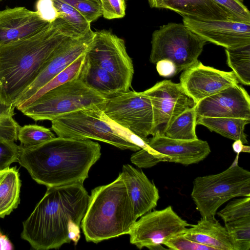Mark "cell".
<instances>
[{"label": "cell", "mask_w": 250, "mask_h": 250, "mask_svg": "<svg viewBox=\"0 0 250 250\" xmlns=\"http://www.w3.org/2000/svg\"><path fill=\"white\" fill-rule=\"evenodd\" d=\"M102 16L106 19L123 18L125 14V0H100Z\"/></svg>", "instance_id": "36"}, {"label": "cell", "mask_w": 250, "mask_h": 250, "mask_svg": "<svg viewBox=\"0 0 250 250\" xmlns=\"http://www.w3.org/2000/svg\"><path fill=\"white\" fill-rule=\"evenodd\" d=\"M21 181L16 167L0 170V218H4L20 202Z\"/></svg>", "instance_id": "23"}, {"label": "cell", "mask_w": 250, "mask_h": 250, "mask_svg": "<svg viewBox=\"0 0 250 250\" xmlns=\"http://www.w3.org/2000/svg\"><path fill=\"white\" fill-rule=\"evenodd\" d=\"M230 16L232 21L250 23V12L244 0H212Z\"/></svg>", "instance_id": "32"}, {"label": "cell", "mask_w": 250, "mask_h": 250, "mask_svg": "<svg viewBox=\"0 0 250 250\" xmlns=\"http://www.w3.org/2000/svg\"><path fill=\"white\" fill-rule=\"evenodd\" d=\"M36 6V11L40 16L49 22H52L57 18H60L52 0H38Z\"/></svg>", "instance_id": "38"}, {"label": "cell", "mask_w": 250, "mask_h": 250, "mask_svg": "<svg viewBox=\"0 0 250 250\" xmlns=\"http://www.w3.org/2000/svg\"><path fill=\"white\" fill-rule=\"evenodd\" d=\"M164 245L173 250H216L214 248L198 243L185 237L182 233L173 236Z\"/></svg>", "instance_id": "35"}, {"label": "cell", "mask_w": 250, "mask_h": 250, "mask_svg": "<svg viewBox=\"0 0 250 250\" xmlns=\"http://www.w3.org/2000/svg\"><path fill=\"white\" fill-rule=\"evenodd\" d=\"M20 146L15 142L0 138V170L18 162Z\"/></svg>", "instance_id": "34"}, {"label": "cell", "mask_w": 250, "mask_h": 250, "mask_svg": "<svg viewBox=\"0 0 250 250\" xmlns=\"http://www.w3.org/2000/svg\"><path fill=\"white\" fill-rule=\"evenodd\" d=\"M14 249V246L7 236L0 231V250H11Z\"/></svg>", "instance_id": "41"}, {"label": "cell", "mask_w": 250, "mask_h": 250, "mask_svg": "<svg viewBox=\"0 0 250 250\" xmlns=\"http://www.w3.org/2000/svg\"><path fill=\"white\" fill-rule=\"evenodd\" d=\"M77 10L90 23L102 16L100 0H62Z\"/></svg>", "instance_id": "33"}, {"label": "cell", "mask_w": 250, "mask_h": 250, "mask_svg": "<svg viewBox=\"0 0 250 250\" xmlns=\"http://www.w3.org/2000/svg\"><path fill=\"white\" fill-rule=\"evenodd\" d=\"M137 219L119 173L112 183L91 190L81 226L86 241L98 243L128 234Z\"/></svg>", "instance_id": "4"}, {"label": "cell", "mask_w": 250, "mask_h": 250, "mask_svg": "<svg viewBox=\"0 0 250 250\" xmlns=\"http://www.w3.org/2000/svg\"><path fill=\"white\" fill-rule=\"evenodd\" d=\"M186 238L216 250H234L226 228L215 217H202L182 233Z\"/></svg>", "instance_id": "21"}, {"label": "cell", "mask_w": 250, "mask_h": 250, "mask_svg": "<svg viewBox=\"0 0 250 250\" xmlns=\"http://www.w3.org/2000/svg\"><path fill=\"white\" fill-rule=\"evenodd\" d=\"M207 42L183 23L170 22L152 34L149 61L166 59L175 64L177 74L196 63Z\"/></svg>", "instance_id": "8"}, {"label": "cell", "mask_w": 250, "mask_h": 250, "mask_svg": "<svg viewBox=\"0 0 250 250\" xmlns=\"http://www.w3.org/2000/svg\"><path fill=\"white\" fill-rule=\"evenodd\" d=\"M89 197L83 184L47 188L22 223L21 238L36 250L58 249L71 241L77 245Z\"/></svg>", "instance_id": "1"}, {"label": "cell", "mask_w": 250, "mask_h": 250, "mask_svg": "<svg viewBox=\"0 0 250 250\" xmlns=\"http://www.w3.org/2000/svg\"><path fill=\"white\" fill-rule=\"evenodd\" d=\"M101 155V146L90 139L58 136L33 146L20 145L18 162L48 188L83 184Z\"/></svg>", "instance_id": "2"}, {"label": "cell", "mask_w": 250, "mask_h": 250, "mask_svg": "<svg viewBox=\"0 0 250 250\" xmlns=\"http://www.w3.org/2000/svg\"><path fill=\"white\" fill-rule=\"evenodd\" d=\"M147 0L151 8L169 9L182 16L203 21H232L228 13L212 0Z\"/></svg>", "instance_id": "20"}, {"label": "cell", "mask_w": 250, "mask_h": 250, "mask_svg": "<svg viewBox=\"0 0 250 250\" xmlns=\"http://www.w3.org/2000/svg\"><path fill=\"white\" fill-rule=\"evenodd\" d=\"M227 62L239 83L250 84V45L234 49L225 48Z\"/></svg>", "instance_id": "26"}, {"label": "cell", "mask_w": 250, "mask_h": 250, "mask_svg": "<svg viewBox=\"0 0 250 250\" xmlns=\"http://www.w3.org/2000/svg\"><path fill=\"white\" fill-rule=\"evenodd\" d=\"M197 118H235L250 120V98L238 84L206 97L196 104Z\"/></svg>", "instance_id": "17"}, {"label": "cell", "mask_w": 250, "mask_h": 250, "mask_svg": "<svg viewBox=\"0 0 250 250\" xmlns=\"http://www.w3.org/2000/svg\"><path fill=\"white\" fill-rule=\"evenodd\" d=\"M216 213L225 223L250 216V196L230 201Z\"/></svg>", "instance_id": "31"}, {"label": "cell", "mask_w": 250, "mask_h": 250, "mask_svg": "<svg viewBox=\"0 0 250 250\" xmlns=\"http://www.w3.org/2000/svg\"><path fill=\"white\" fill-rule=\"evenodd\" d=\"M1 0H0V1H1Z\"/></svg>", "instance_id": "43"}, {"label": "cell", "mask_w": 250, "mask_h": 250, "mask_svg": "<svg viewBox=\"0 0 250 250\" xmlns=\"http://www.w3.org/2000/svg\"><path fill=\"white\" fill-rule=\"evenodd\" d=\"M180 83L195 104L239 83L232 71H224L205 66L200 62L183 71Z\"/></svg>", "instance_id": "15"}, {"label": "cell", "mask_w": 250, "mask_h": 250, "mask_svg": "<svg viewBox=\"0 0 250 250\" xmlns=\"http://www.w3.org/2000/svg\"><path fill=\"white\" fill-rule=\"evenodd\" d=\"M69 37L79 38L62 18L41 32L0 46V102L15 104L55 50Z\"/></svg>", "instance_id": "3"}, {"label": "cell", "mask_w": 250, "mask_h": 250, "mask_svg": "<svg viewBox=\"0 0 250 250\" xmlns=\"http://www.w3.org/2000/svg\"><path fill=\"white\" fill-rule=\"evenodd\" d=\"M13 117L7 115L0 117V138L15 142L17 140L20 126Z\"/></svg>", "instance_id": "37"}, {"label": "cell", "mask_w": 250, "mask_h": 250, "mask_svg": "<svg viewBox=\"0 0 250 250\" xmlns=\"http://www.w3.org/2000/svg\"><path fill=\"white\" fill-rule=\"evenodd\" d=\"M120 174L137 219L157 206L160 198L158 189L142 170L125 164Z\"/></svg>", "instance_id": "19"}, {"label": "cell", "mask_w": 250, "mask_h": 250, "mask_svg": "<svg viewBox=\"0 0 250 250\" xmlns=\"http://www.w3.org/2000/svg\"><path fill=\"white\" fill-rule=\"evenodd\" d=\"M147 144V149H141L131 156V163L139 168H150L166 162L184 166L197 164L211 152L206 141L175 139L159 133L152 136Z\"/></svg>", "instance_id": "9"}, {"label": "cell", "mask_w": 250, "mask_h": 250, "mask_svg": "<svg viewBox=\"0 0 250 250\" xmlns=\"http://www.w3.org/2000/svg\"><path fill=\"white\" fill-rule=\"evenodd\" d=\"M238 155L225 170L194 179L191 196L202 217H215L233 198L250 196V172L238 165Z\"/></svg>", "instance_id": "6"}, {"label": "cell", "mask_w": 250, "mask_h": 250, "mask_svg": "<svg viewBox=\"0 0 250 250\" xmlns=\"http://www.w3.org/2000/svg\"><path fill=\"white\" fill-rule=\"evenodd\" d=\"M54 5L62 18L77 34L84 36L92 30L90 23L75 8L62 0H52Z\"/></svg>", "instance_id": "28"}, {"label": "cell", "mask_w": 250, "mask_h": 250, "mask_svg": "<svg viewBox=\"0 0 250 250\" xmlns=\"http://www.w3.org/2000/svg\"><path fill=\"white\" fill-rule=\"evenodd\" d=\"M84 57L109 73L119 85L122 92L129 90L134 67L124 40L108 30L94 32Z\"/></svg>", "instance_id": "10"}, {"label": "cell", "mask_w": 250, "mask_h": 250, "mask_svg": "<svg viewBox=\"0 0 250 250\" xmlns=\"http://www.w3.org/2000/svg\"><path fill=\"white\" fill-rule=\"evenodd\" d=\"M77 78L88 87L106 98L122 92L119 85L109 73L85 57Z\"/></svg>", "instance_id": "22"}, {"label": "cell", "mask_w": 250, "mask_h": 250, "mask_svg": "<svg viewBox=\"0 0 250 250\" xmlns=\"http://www.w3.org/2000/svg\"><path fill=\"white\" fill-rule=\"evenodd\" d=\"M55 137L50 129L37 125L20 126L18 133L21 145L26 147L38 145Z\"/></svg>", "instance_id": "30"}, {"label": "cell", "mask_w": 250, "mask_h": 250, "mask_svg": "<svg viewBox=\"0 0 250 250\" xmlns=\"http://www.w3.org/2000/svg\"><path fill=\"white\" fill-rule=\"evenodd\" d=\"M15 106L12 104H7L0 102V117L4 116H14Z\"/></svg>", "instance_id": "40"}, {"label": "cell", "mask_w": 250, "mask_h": 250, "mask_svg": "<svg viewBox=\"0 0 250 250\" xmlns=\"http://www.w3.org/2000/svg\"><path fill=\"white\" fill-rule=\"evenodd\" d=\"M182 17L183 23L207 42L226 49L250 45V23L229 21H203Z\"/></svg>", "instance_id": "16"}, {"label": "cell", "mask_w": 250, "mask_h": 250, "mask_svg": "<svg viewBox=\"0 0 250 250\" xmlns=\"http://www.w3.org/2000/svg\"><path fill=\"white\" fill-rule=\"evenodd\" d=\"M84 53L80 56L64 70L61 72L45 85L38 90L31 97L16 108L20 111L48 91L63 83L77 78L83 62Z\"/></svg>", "instance_id": "27"}, {"label": "cell", "mask_w": 250, "mask_h": 250, "mask_svg": "<svg viewBox=\"0 0 250 250\" xmlns=\"http://www.w3.org/2000/svg\"><path fill=\"white\" fill-rule=\"evenodd\" d=\"M104 104L60 116L51 121V129L58 136L96 140L123 150L137 151L147 149V143L104 113L102 110Z\"/></svg>", "instance_id": "5"}, {"label": "cell", "mask_w": 250, "mask_h": 250, "mask_svg": "<svg viewBox=\"0 0 250 250\" xmlns=\"http://www.w3.org/2000/svg\"><path fill=\"white\" fill-rule=\"evenodd\" d=\"M94 34V32L91 30L83 37H69L62 42L34 80L19 97L15 104V107L31 97L38 90L84 53Z\"/></svg>", "instance_id": "14"}, {"label": "cell", "mask_w": 250, "mask_h": 250, "mask_svg": "<svg viewBox=\"0 0 250 250\" xmlns=\"http://www.w3.org/2000/svg\"><path fill=\"white\" fill-rule=\"evenodd\" d=\"M143 92L149 98L152 104L154 135L156 133L163 134L177 117L196 105L180 83L170 80L158 82Z\"/></svg>", "instance_id": "13"}, {"label": "cell", "mask_w": 250, "mask_h": 250, "mask_svg": "<svg viewBox=\"0 0 250 250\" xmlns=\"http://www.w3.org/2000/svg\"><path fill=\"white\" fill-rule=\"evenodd\" d=\"M250 122V120L235 118L200 117L196 119V125H204L210 131L228 139L240 140L243 144L248 143L244 129Z\"/></svg>", "instance_id": "24"}, {"label": "cell", "mask_w": 250, "mask_h": 250, "mask_svg": "<svg viewBox=\"0 0 250 250\" xmlns=\"http://www.w3.org/2000/svg\"><path fill=\"white\" fill-rule=\"evenodd\" d=\"M233 151L237 154L241 152H250V147L249 146H245L240 140L234 141L232 144Z\"/></svg>", "instance_id": "42"}, {"label": "cell", "mask_w": 250, "mask_h": 250, "mask_svg": "<svg viewBox=\"0 0 250 250\" xmlns=\"http://www.w3.org/2000/svg\"><path fill=\"white\" fill-rule=\"evenodd\" d=\"M141 217L128 233L130 243L139 249H165L162 245L167 240L183 233L187 227L192 225L180 217L170 206L151 210Z\"/></svg>", "instance_id": "12"}, {"label": "cell", "mask_w": 250, "mask_h": 250, "mask_svg": "<svg viewBox=\"0 0 250 250\" xmlns=\"http://www.w3.org/2000/svg\"><path fill=\"white\" fill-rule=\"evenodd\" d=\"M106 98L78 78L48 91L20 110L34 121H52L75 111L103 105Z\"/></svg>", "instance_id": "7"}, {"label": "cell", "mask_w": 250, "mask_h": 250, "mask_svg": "<svg viewBox=\"0 0 250 250\" xmlns=\"http://www.w3.org/2000/svg\"><path fill=\"white\" fill-rule=\"evenodd\" d=\"M102 110L110 120L146 143L148 136L154 135L152 106L143 92L129 90L107 98Z\"/></svg>", "instance_id": "11"}, {"label": "cell", "mask_w": 250, "mask_h": 250, "mask_svg": "<svg viewBox=\"0 0 250 250\" xmlns=\"http://www.w3.org/2000/svg\"><path fill=\"white\" fill-rule=\"evenodd\" d=\"M234 250L250 249V216L225 223Z\"/></svg>", "instance_id": "29"}, {"label": "cell", "mask_w": 250, "mask_h": 250, "mask_svg": "<svg viewBox=\"0 0 250 250\" xmlns=\"http://www.w3.org/2000/svg\"><path fill=\"white\" fill-rule=\"evenodd\" d=\"M196 105L177 117L167 127L164 135L167 137L184 140L198 139L196 134Z\"/></svg>", "instance_id": "25"}, {"label": "cell", "mask_w": 250, "mask_h": 250, "mask_svg": "<svg viewBox=\"0 0 250 250\" xmlns=\"http://www.w3.org/2000/svg\"><path fill=\"white\" fill-rule=\"evenodd\" d=\"M51 23L44 20L37 11L23 7L0 11V46L33 36Z\"/></svg>", "instance_id": "18"}, {"label": "cell", "mask_w": 250, "mask_h": 250, "mask_svg": "<svg viewBox=\"0 0 250 250\" xmlns=\"http://www.w3.org/2000/svg\"><path fill=\"white\" fill-rule=\"evenodd\" d=\"M156 69L159 74L164 77H173L177 74L176 67L171 61L163 59L156 63Z\"/></svg>", "instance_id": "39"}]
</instances>
